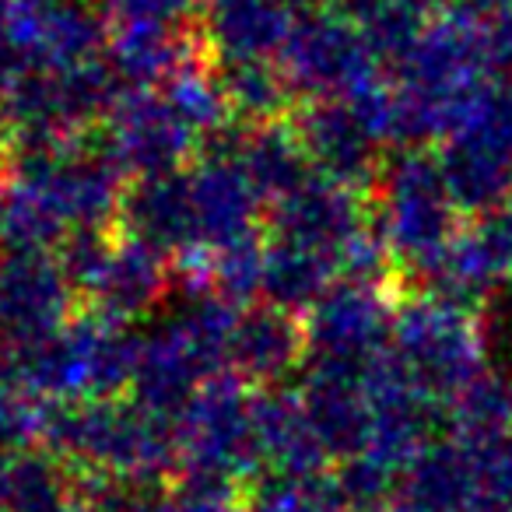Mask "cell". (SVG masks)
Returning a JSON list of instances; mask_svg holds the SVG:
<instances>
[{"instance_id":"44dd1931","label":"cell","mask_w":512,"mask_h":512,"mask_svg":"<svg viewBox=\"0 0 512 512\" xmlns=\"http://www.w3.org/2000/svg\"><path fill=\"white\" fill-rule=\"evenodd\" d=\"M207 0H106L113 29H197Z\"/></svg>"},{"instance_id":"5bb4252c","label":"cell","mask_w":512,"mask_h":512,"mask_svg":"<svg viewBox=\"0 0 512 512\" xmlns=\"http://www.w3.org/2000/svg\"><path fill=\"white\" fill-rule=\"evenodd\" d=\"M309 362V337L299 313L253 302L239 313L225 348V369L253 390H278Z\"/></svg>"},{"instance_id":"e0dca14e","label":"cell","mask_w":512,"mask_h":512,"mask_svg":"<svg viewBox=\"0 0 512 512\" xmlns=\"http://www.w3.org/2000/svg\"><path fill=\"white\" fill-rule=\"evenodd\" d=\"M337 281H341V260L337 256L267 235L264 299L260 302H271V306H281L288 313L306 316Z\"/></svg>"},{"instance_id":"3957f363","label":"cell","mask_w":512,"mask_h":512,"mask_svg":"<svg viewBox=\"0 0 512 512\" xmlns=\"http://www.w3.org/2000/svg\"><path fill=\"white\" fill-rule=\"evenodd\" d=\"M372 214L397 264V278L421 285L460 235L463 211L449 193L439 158L425 148H400L390 151L379 172Z\"/></svg>"},{"instance_id":"83f0119b","label":"cell","mask_w":512,"mask_h":512,"mask_svg":"<svg viewBox=\"0 0 512 512\" xmlns=\"http://www.w3.org/2000/svg\"><path fill=\"white\" fill-rule=\"evenodd\" d=\"M0 512H11V505H8V488H4V467H0Z\"/></svg>"},{"instance_id":"7c38bea8","label":"cell","mask_w":512,"mask_h":512,"mask_svg":"<svg viewBox=\"0 0 512 512\" xmlns=\"http://www.w3.org/2000/svg\"><path fill=\"white\" fill-rule=\"evenodd\" d=\"M393 285H372V281L341 278L306 316L309 358H330V362H358L369 365L390 348L393 320Z\"/></svg>"},{"instance_id":"4fadbf2b","label":"cell","mask_w":512,"mask_h":512,"mask_svg":"<svg viewBox=\"0 0 512 512\" xmlns=\"http://www.w3.org/2000/svg\"><path fill=\"white\" fill-rule=\"evenodd\" d=\"M372 225H376L372 193H358L351 186L334 183V179L316 176V172L299 190H292L288 197L274 200L267 207V235L271 239L323 249V253L337 256V260Z\"/></svg>"},{"instance_id":"6da1fadb","label":"cell","mask_w":512,"mask_h":512,"mask_svg":"<svg viewBox=\"0 0 512 512\" xmlns=\"http://www.w3.org/2000/svg\"><path fill=\"white\" fill-rule=\"evenodd\" d=\"M43 446L85 477L158 481L176 470V421L134 397L81 400L53 407Z\"/></svg>"},{"instance_id":"2e32d148","label":"cell","mask_w":512,"mask_h":512,"mask_svg":"<svg viewBox=\"0 0 512 512\" xmlns=\"http://www.w3.org/2000/svg\"><path fill=\"white\" fill-rule=\"evenodd\" d=\"M299 18L288 0H207L200 29L211 60H278Z\"/></svg>"},{"instance_id":"8fae6325","label":"cell","mask_w":512,"mask_h":512,"mask_svg":"<svg viewBox=\"0 0 512 512\" xmlns=\"http://www.w3.org/2000/svg\"><path fill=\"white\" fill-rule=\"evenodd\" d=\"M292 127L302 141L316 176L334 179L358 193H372L379 183L390 144L365 120L351 99L302 102L292 116Z\"/></svg>"},{"instance_id":"30bf717a","label":"cell","mask_w":512,"mask_h":512,"mask_svg":"<svg viewBox=\"0 0 512 512\" xmlns=\"http://www.w3.org/2000/svg\"><path fill=\"white\" fill-rule=\"evenodd\" d=\"M78 313V288L57 253L0 249V344L11 358L46 344Z\"/></svg>"},{"instance_id":"ba28073f","label":"cell","mask_w":512,"mask_h":512,"mask_svg":"<svg viewBox=\"0 0 512 512\" xmlns=\"http://www.w3.org/2000/svg\"><path fill=\"white\" fill-rule=\"evenodd\" d=\"M299 102L351 99L362 88L386 78L383 64L372 57L362 29L334 11L302 15L278 57Z\"/></svg>"},{"instance_id":"603a6c76","label":"cell","mask_w":512,"mask_h":512,"mask_svg":"<svg viewBox=\"0 0 512 512\" xmlns=\"http://www.w3.org/2000/svg\"><path fill=\"white\" fill-rule=\"evenodd\" d=\"M386 0H330V11L341 18H348V22L362 25L369 15H376L379 8H383Z\"/></svg>"},{"instance_id":"8992f818","label":"cell","mask_w":512,"mask_h":512,"mask_svg":"<svg viewBox=\"0 0 512 512\" xmlns=\"http://www.w3.org/2000/svg\"><path fill=\"white\" fill-rule=\"evenodd\" d=\"M60 264L78 288L81 309H92L123 327L148 320L176 288V267L169 256L120 228L71 235L60 249Z\"/></svg>"},{"instance_id":"ac0fdd59","label":"cell","mask_w":512,"mask_h":512,"mask_svg":"<svg viewBox=\"0 0 512 512\" xmlns=\"http://www.w3.org/2000/svg\"><path fill=\"white\" fill-rule=\"evenodd\" d=\"M211 67L235 123H285L302 106L278 60H211Z\"/></svg>"},{"instance_id":"f1b7e54d","label":"cell","mask_w":512,"mask_h":512,"mask_svg":"<svg viewBox=\"0 0 512 512\" xmlns=\"http://www.w3.org/2000/svg\"><path fill=\"white\" fill-rule=\"evenodd\" d=\"M0 249H4V246H0Z\"/></svg>"},{"instance_id":"d6986e66","label":"cell","mask_w":512,"mask_h":512,"mask_svg":"<svg viewBox=\"0 0 512 512\" xmlns=\"http://www.w3.org/2000/svg\"><path fill=\"white\" fill-rule=\"evenodd\" d=\"M235 158L242 162L246 176L253 179L260 197L267 200V207L274 200L288 197L292 190H299L313 176V165H309L306 151H302V141L295 134L292 120L264 123V127H246L242 123Z\"/></svg>"},{"instance_id":"5b68a950","label":"cell","mask_w":512,"mask_h":512,"mask_svg":"<svg viewBox=\"0 0 512 512\" xmlns=\"http://www.w3.org/2000/svg\"><path fill=\"white\" fill-rule=\"evenodd\" d=\"M137 334L123 323L81 309L46 344L15 355V383L46 404L120 397L134 383Z\"/></svg>"},{"instance_id":"d4e9b609","label":"cell","mask_w":512,"mask_h":512,"mask_svg":"<svg viewBox=\"0 0 512 512\" xmlns=\"http://www.w3.org/2000/svg\"><path fill=\"white\" fill-rule=\"evenodd\" d=\"M463 11H470L474 18L481 15H502V11L512 8V0H460Z\"/></svg>"},{"instance_id":"277c9868","label":"cell","mask_w":512,"mask_h":512,"mask_svg":"<svg viewBox=\"0 0 512 512\" xmlns=\"http://www.w3.org/2000/svg\"><path fill=\"white\" fill-rule=\"evenodd\" d=\"M106 0H0V123L25 81L106 57Z\"/></svg>"},{"instance_id":"4316f807","label":"cell","mask_w":512,"mask_h":512,"mask_svg":"<svg viewBox=\"0 0 512 512\" xmlns=\"http://www.w3.org/2000/svg\"><path fill=\"white\" fill-rule=\"evenodd\" d=\"M299 15H313V11H330V0H288Z\"/></svg>"},{"instance_id":"7a4b0ae2","label":"cell","mask_w":512,"mask_h":512,"mask_svg":"<svg viewBox=\"0 0 512 512\" xmlns=\"http://www.w3.org/2000/svg\"><path fill=\"white\" fill-rule=\"evenodd\" d=\"M176 470L186 488L218 495L264 474L260 390L232 372L214 376L176 418Z\"/></svg>"},{"instance_id":"9a60e30c","label":"cell","mask_w":512,"mask_h":512,"mask_svg":"<svg viewBox=\"0 0 512 512\" xmlns=\"http://www.w3.org/2000/svg\"><path fill=\"white\" fill-rule=\"evenodd\" d=\"M120 232L134 235L137 242L158 249L169 260L200 253L190 169L127 183L120 207Z\"/></svg>"},{"instance_id":"484cf974","label":"cell","mask_w":512,"mask_h":512,"mask_svg":"<svg viewBox=\"0 0 512 512\" xmlns=\"http://www.w3.org/2000/svg\"><path fill=\"white\" fill-rule=\"evenodd\" d=\"M8 386H15V358H11V351L0 344V393L8 390Z\"/></svg>"},{"instance_id":"52a82bcc","label":"cell","mask_w":512,"mask_h":512,"mask_svg":"<svg viewBox=\"0 0 512 512\" xmlns=\"http://www.w3.org/2000/svg\"><path fill=\"white\" fill-rule=\"evenodd\" d=\"M390 358L407 379L446 404L477 379V334L463 309L432 295L411 299L397 309L390 334Z\"/></svg>"},{"instance_id":"cb8c5ba5","label":"cell","mask_w":512,"mask_h":512,"mask_svg":"<svg viewBox=\"0 0 512 512\" xmlns=\"http://www.w3.org/2000/svg\"><path fill=\"white\" fill-rule=\"evenodd\" d=\"M393 4H400V8L411 11V15H418V18H428V15H442V11H449L453 0H393Z\"/></svg>"},{"instance_id":"7402d4cb","label":"cell","mask_w":512,"mask_h":512,"mask_svg":"<svg viewBox=\"0 0 512 512\" xmlns=\"http://www.w3.org/2000/svg\"><path fill=\"white\" fill-rule=\"evenodd\" d=\"M158 512H239L232 495H218V491H200V488H179L176 495H165Z\"/></svg>"},{"instance_id":"ffe728a7","label":"cell","mask_w":512,"mask_h":512,"mask_svg":"<svg viewBox=\"0 0 512 512\" xmlns=\"http://www.w3.org/2000/svg\"><path fill=\"white\" fill-rule=\"evenodd\" d=\"M242 512H351L337 477L327 474H267L249 491Z\"/></svg>"},{"instance_id":"9c48e42d","label":"cell","mask_w":512,"mask_h":512,"mask_svg":"<svg viewBox=\"0 0 512 512\" xmlns=\"http://www.w3.org/2000/svg\"><path fill=\"white\" fill-rule=\"evenodd\" d=\"M99 144L106 158L123 172L127 183L165 172L190 169L200 158V134L176 113L162 88L127 92L99 127Z\"/></svg>"}]
</instances>
